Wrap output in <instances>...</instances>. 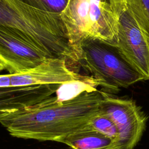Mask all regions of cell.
Segmentation results:
<instances>
[{
  "instance_id": "cell-10",
  "label": "cell",
  "mask_w": 149,
  "mask_h": 149,
  "mask_svg": "<svg viewBox=\"0 0 149 149\" xmlns=\"http://www.w3.org/2000/svg\"><path fill=\"white\" fill-rule=\"evenodd\" d=\"M89 125L94 130L111 139L113 145L116 143L118 138V129L114 122L108 116L100 111L98 114L91 119Z\"/></svg>"
},
{
  "instance_id": "cell-6",
  "label": "cell",
  "mask_w": 149,
  "mask_h": 149,
  "mask_svg": "<svg viewBox=\"0 0 149 149\" xmlns=\"http://www.w3.org/2000/svg\"><path fill=\"white\" fill-rule=\"evenodd\" d=\"M10 75L11 87L62 84L84 76L72 70L66 61L62 58H48L24 72Z\"/></svg>"
},
{
  "instance_id": "cell-8",
  "label": "cell",
  "mask_w": 149,
  "mask_h": 149,
  "mask_svg": "<svg viewBox=\"0 0 149 149\" xmlns=\"http://www.w3.org/2000/svg\"><path fill=\"white\" fill-rule=\"evenodd\" d=\"M56 141L69 146L72 149H107L113 145V141L103 134L87 127L59 138Z\"/></svg>"
},
{
  "instance_id": "cell-9",
  "label": "cell",
  "mask_w": 149,
  "mask_h": 149,
  "mask_svg": "<svg viewBox=\"0 0 149 149\" xmlns=\"http://www.w3.org/2000/svg\"><path fill=\"white\" fill-rule=\"evenodd\" d=\"M101 87V82L91 75L84 76L76 80L61 84L56 91L58 100L63 101L71 100L85 91H93Z\"/></svg>"
},
{
  "instance_id": "cell-13",
  "label": "cell",
  "mask_w": 149,
  "mask_h": 149,
  "mask_svg": "<svg viewBox=\"0 0 149 149\" xmlns=\"http://www.w3.org/2000/svg\"><path fill=\"white\" fill-rule=\"evenodd\" d=\"M10 114V113L6 112H1L0 111V121L3 119L5 117H6L7 115Z\"/></svg>"
},
{
  "instance_id": "cell-11",
  "label": "cell",
  "mask_w": 149,
  "mask_h": 149,
  "mask_svg": "<svg viewBox=\"0 0 149 149\" xmlns=\"http://www.w3.org/2000/svg\"><path fill=\"white\" fill-rule=\"evenodd\" d=\"M126 2L149 38V0H126Z\"/></svg>"
},
{
  "instance_id": "cell-7",
  "label": "cell",
  "mask_w": 149,
  "mask_h": 149,
  "mask_svg": "<svg viewBox=\"0 0 149 149\" xmlns=\"http://www.w3.org/2000/svg\"><path fill=\"white\" fill-rule=\"evenodd\" d=\"M60 85L0 87V111L11 113L35 105L52 97Z\"/></svg>"
},
{
  "instance_id": "cell-3",
  "label": "cell",
  "mask_w": 149,
  "mask_h": 149,
  "mask_svg": "<svg viewBox=\"0 0 149 149\" xmlns=\"http://www.w3.org/2000/svg\"><path fill=\"white\" fill-rule=\"evenodd\" d=\"M78 65L101 83V90L116 93L120 87L127 88L146 80L126 58L117 45L99 39H88L80 45Z\"/></svg>"
},
{
  "instance_id": "cell-4",
  "label": "cell",
  "mask_w": 149,
  "mask_h": 149,
  "mask_svg": "<svg viewBox=\"0 0 149 149\" xmlns=\"http://www.w3.org/2000/svg\"><path fill=\"white\" fill-rule=\"evenodd\" d=\"M100 112L108 116L116 125L118 138L107 149H133L146 130L148 116L132 99L115 97L104 91Z\"/></svg>"
},
{
  "instance_id": "cell-12",
  "label": "cell",
  "mask_w": 149,
  "mask_h": 149,
  "mask_svg": "<svg viewBox=\"0 0 149 149\" xmlns=\"http://www.w3.org/2000/svg\"><path fill=\"white\" fill-rule=\"evenodd\" d=\"M36 8L61 13L65 8L68 0H19Z\"/></svg>"
},
{
  "instance_id": "cell-1",
  "label": "cell",
  "mask_w": 149,
  "mask_h": 149,
  "mask_svg": "<svg viewBox=\"0 0 149 149\" xmlns=\"http://www.w3.org/2000/svg\"><path fill=\"white\" fill-rule=\"evenodd\" d=\"M103 97L101 90L85 91L63 101L52 96L9 114L0 123L15 137L56 141L88 126L99 113Z\"/></svg>"
},
{
  "instance_id": "cell-2",
  "label": "cell",
  "mask_w": 149,
  "mask_h": 149,
  "mask_svg": "<svg viewBox=\"0 0 149 149\" xmlns=\"http://www.w3.org/2000/svg\"><path fill=\"white\" fill-rule=\"evenodd\" d=\"M126 6V0H68L60 15L77 59L80 45L86 40L117 45L119 22Z\"/></svg>"
},
{
  "instance_id": "cell-5",
  "label": "cell",
  "mask_w": 149,
  "mask_h": 149,
  "mask_svg": "<svg viewBox=\"0 0 149 149\" xmlns=\"http://www.w3.org/2000/svg\"><path fill=\"white\" fill-rule=\"evenodd\" d=\"M129 62L149 80V38L127 5L120 16L117 44Z\"/></svg>"
}]
</instances>
